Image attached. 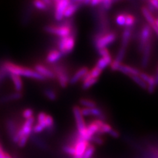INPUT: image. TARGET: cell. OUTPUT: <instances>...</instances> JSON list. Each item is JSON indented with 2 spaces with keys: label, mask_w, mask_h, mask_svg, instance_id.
Listing matches in <instances>:
<instances>
[{
  "label": "cell",
  "mask_w": 158,
  "mask_h": 158,
  "mask_svg": "<svg viewBox=\"0 0 158 158\" xmlns=\"http://www.w3.org/2000/svg\"><path fill=\"white\" fill-rule=\"evenodd\" d=\"M152 38L150 39V40L148 42L147 44L146 45L145 48L143 49V57H142V65L146 67L148 65V61H149L150 56V52H151V49H152Z\"/></svg>",
  "instance_id": "obj_12"
},
{
  "label": "cell",
  "mask_w": 158,
  "mask_h": 158,
  "mask_svg": "<svg viewBox=\"0 0 158 158\" xmlns=\"http://www.w3.org/2000/svg\"><path fill=\"white\" fill-rule=\"evenodd\" d=\"M81 104L85 106L86 108H94L96 107V103L90 100H87V99H81L80 101Z\"/></svg>",
  "instance_id": "obj_25"
},
{
  "label": "cell",
  "mask_w": 158,
  "mask_h": 158,
  "mask_svg": "<svg viewBox=\"0 0 158 158\" xmlns=\"http://www.w3.org/2000/svg\"><path fill=\"white\" fill-rule=\"evenodd\" d=\"M74 46H75V37L72 34L67 37L61 38L60 40L58 42L59 51L61 53L62 55L71 52Z\"/></svg>",
  "instance_id": "obj_2"
},
{
  "label": "cell",
  "mask_w": 158,
  "mask_h": 158,
  "mask_svg": "<svg viewBox=\"0 0 158 158\" xmlns=\"http://www.w3.org/2000/svg\"><path fill=\"white\" fill-rule=\"evenodd\" d=\"M73 113H74V115H75V118L76 120L78 136H80L82 139L84 140V138H85V133H86V126L85 124V120H84L83 118V116L81 114V109L77 106L74 107Z\"/></svg>",
  "instance_id": "obj_3"
},
{
  "label": "cell",
  "mask_w": 158,
  "mask_h": 158,
  "mask_svg": "<svg viewBox=\"0 0 158 158\" xmlns=\"http://www.w3.org/2000/svg\"><path fill=\"white\" fill-rule=\"evenodd\" d=\"M90 141H92L94 143H96V144H98V145H101L103 143V140L102 138L99 137V136H94Z\"/></svg>",
  "instance_id": "obj_35"
},
{
  "label": "cell",
  "mask_w": 158,
  "mask_h": 158,
  "mask_svg": "<svg viewBox=\"0 0 158 158\" xmlns=\"http://www.w3.org/2000/svg\"><path fill=\"white\" fill-rule=\"evenodd\" d=\"M131 35V30L130 28H127L124 32L123 34V38H122V46L123 48H126Z\"/></svg>",
  "instance_id": "obj_21"
},
{
  "label": "cell",
  "mask_w": 158,
  "mask_h": 158,
  "mask_svg": "<svg viewBox=\"0 0 158 158\" xmlns=\"http://www.w3.org/2000/svg\"><path fill=\"white\" fill-rule=\"evenodd\" d=\"M46 31L48 33L55 34L61 38L67 37L71 34V29L69 25L62 26H48L45 28Z\"/></svg>",
  "instance_id": "obj_4"
},
{
  "label": "cell",
  "mask_w": 158,
  "mask_h": 158,
  "mask_svg": "<svg viewBox=\"0 0 158 158\" xmlns=\"http://www.w3.org/2000/svg\"><path fill=\"white\" fill-rule=\"evenodd\" d=\"M13 158H19V157L17 156H13Z\"/></svg>",
  "instance_id": "obj_45"
},
{
  "label": "cell",
  "mask_w": 158,
  "mask_h": 158,
  "mask_svg": "<svg viewBox=\"0 0 158 158\" xmlns=\"http://www.w3.org/2000/svg\"><path fill=\"white\" fill-rule=\"evenodd\" d=\"M98 81L97 78H89L86 79V80L83 81V85H82V88L85 89H88L89 88H90L92 86L94 85H95L96 82Z\"/></svg>",
  "instance_id": "obj_22"
},
{
  "label": "cell",
  "mask_w": 158,
  "mask_h": 158,
  "mask_svg": "<svg viewBox=\"0 0 158 158\" xmlns=\"http://www.w3.org/2000/svg\"><path fill=\"white\" fill-rule=\"evenodd\" d=\"M55 18L57 21H60L64 17V13L71 2L68 0H61L55 2Z\"/></svg>",
  "instance_id": "obj_7"
},
{
  "label": "cell",
  "mask_w": 158,
  "mask_h": 158,
  "mask_svg": "<svg viewBox=\"0 0 158 158\" xmlns=\"http://www.w3.org/2000/svg\"><path fill=\"white\" fill-rule=\"evenodd\" d=\"M63 150L65 153V154L71 156V157H73L74 155H75V147L71 144H67V145L64 146L63 148Z\"/></svg>",
  "instance_id": "obj_26"
},
{
  "label": "cell",
  "mask_w": 158,
  "mask_h": 158,
  "mask_svg": "<svg viewBox=\"0 0 158 158\" xmlns=\"http://www.w3.org/2000/svg\"><path fill=\"white\" fill-rule=\"evenodd\" d=\"M61 53L57 49H52L49 52L46 57V60L49 63H53L57 62L62 57Z\"/></svg>",
  "instance_id": "obj_15"
},
{
  "label": "cell",
  "mask_w": 158,
  "mask_h": 158,
  "mask_svg": "<svg viewBox=\"0 0 158 158\" xmlns=\"http://www.w3.org/2000/svg\"><path fill=\"white\" fill-rule=\"evenodd\" d=\"M44 94H45V96L50 100H55L57 98V95L56 92L52 90H49V89H47V90H45V92H44Z\"/></svg>",
  "instance_id": "obj_31"
},
{
  "label": "cell",
  "mask_w": 158,
  "mask_h": 158,
  "mask_svg": "<svg viewBox=\"0 0 158 158\" xmlns=\"http://www.w3.org/2000/svg\"><path fill=\"white\" fill-rule=\"evenodd\" d=\"M149 3L154 7L155 9L158 10V0H151V1L149 2Z\"/></svg>",
  "instance_id": "obj_41"
},
{
  "label": "cell",
  "mask_w": 158,
  "mask_h": 158,
  "mask_svg": "<svg viewBox=\"0 0 158 158\" xmlns=\"http://www.w3.org/2000/svg\"><path fill=\"white\" fill-rule=\"evenodd\" d=\"M152 38V30L150 26L146 25L143 28L141 37H140V48L142 51L145 48L148 42L150 40V39Z\"/></svg>",
  "instance_id": "obj_8"
},
{
  "label": "cell",
  "mask_w": 158,
  "mask_h": 158,
  "mask_svg": "<svg viewBox=\"0 0 158 158\" xmlns=\"http://www.w3.org/2000/svg\"><path fill=\"white\" fill-rule=\"evenodd\" d=\"M88 72L89 71L87 67H82L78 71L76 72L75 75H74L72 77V78L70 79L71 84L74 85V84L77 83L79 80H81V78H82L84 77H85Z\"/></svg>",
  "instance_id": "obj_14"
},
{
  "label": "cell",
  "mask_w": 158,
  "mask_h": 158,
  "mask_svg": "<svg viewBox=\"0 0 158 158\" xmlns=\"http://www.w3.org/2000/svg\"><path fill=\"white\" fill-rule=\"evenodd\" d=\"M121 65V63H118V62H117V61L114 60V61H113L111 63V64H110L111 69H112L113 71H118V67H120Z\"/></svg>",
  "instance_id": "obj_37"
},
{
  "label": "cell",
  "mask_w": 158,
  "mask_h": 158,
  "mask_svg": "<svg viewBox=\"0 0 158 158\" xmlns=\"http://www.w3.org/2000/svg\"><path fill=\"white\" fill-rule=\"evenodd\" d=\"M102 1H100V0H93L90 2V4L92 6H96L98 4L102 3Z\"/></svg>",
  "instance_id": "obj_42"
},
{
  "label": "cell",
  "mask_w": 158,
  "mask_h": 158,
  "mask_svg": "<svg viewBox=\"0 0 158 158\" xmlns=\"http://www.w3.org/2000/svg\"><path fill=\"white\" fill-rule=\"evenodd\" d=\"M99 53H100V56H102V57H106V56H108L110 55V53H109L108 50L106 48H103V49H99Z\"/></svg>",
  "instance_id": "obj_39"
},
{
  "label": "cell",
  "mask_w": 158,
  "mask_h": 158,
  "mask_svg": "<svg viewBox=\"0 0 158 158\" xmlns=\"http://www.w3.org/2000/svg\"><path fill=\"white\" fill-rule=\"evenodd\" d=\"M34 70L45 78H55V74H54V73L46 66L42 65V64H37V65H36L35 67H34Z\"/></svg>",
  "instance_id": "obj_9"
},
{
  "label": "cell",
  "mask_w": 158,
  "mask_h": 158,
  "mask_svg": "<svg viewBox=\"0 0 158 158\" xmlns=\"http://www.w3.org/2000/svg\"><path fill=\"white\" fill-rule=\"evenodd\" d=\"M9 76L13 82V86L16 92L21 93L23 88V82L21 77L17 75H9Z\"/></svg>",
  "instance_id": "obj_16"
},
{
  "label": "cell",
  "mask_w": 158,
  "mask_h": 158,
  "mask_svg": "<svg viewBox=\"0 0 158 158\" xmlns=\"http://www.w3.org/2000/svg\"><path fill=\"white\" fill-rule=\"evenodd\" d=\"M95 147L92 144H90L86 150L85 154L83 155L82 158H92L95 152Z\"/></svg>",
  "instance_id": "obj_23"
},
{
  "label": "cell",
  "mask_w": 158,
  "mask_h": 158,
  "mask_svg": "<svg viewBox=\"0 0 158 158\" xmlns=\"http://www.w3.org/2000/svg\"><path fill=\"white\" fill-rule=\"evenodd\" d=\"M111 62V57L110 55L106 57H103L98 61L96 67H97L102 71L106 67H107L109 65H110Z\"/></svg>",
  "instance_id": "obj_18"
},
{
  "label": "cell",
  "mask_w": 158,
  "mask_h": 158,
  "mask_svg": "<svg viewBox=\"0 0 158 158\" xmlns=\"http://www.w3.org/2000/svg\"><path fill=\"white\" fill-rule=\"evenodd\" d=\"M125 17L126 15L120 14L116 18V22L118 25L125 26Z\"/></svg>",
  "instance_id": "obj_34"
},
{
  "label": "cell",
  "mask_w": 158,
  "mask_h": 158,
  "mask_svg": "<svg viewBox=\"0 0 158 158\" xmlns=\"http://www.w3.org/2000/svg\"><path fill=\"white\" fill-rule=\"evenodd\" d=\"M135 21V19L131 15H126L125 17V26L127 28L131 27L133 24H134Z\"/></svg>",
  "instance_id": "obj_29"
},
{
  "label": "cell",
  "mask_w": 158,
  "mask_h": 158,
  "mask_svg": "<svg viewBox=\"0 0 158 158\" xmlns=\"http://www.w3.org/2000/svg\"><path fill=\"white\" fill-rule=\"evenodd\" d=\"M131 78L132 79L133 81L136 82L138 86L144 89H147V84L142 80V79L138 76H131Z\"/></svg>",
  "instance_id": "obj_24"
},
{
  "label": "cell",
  "mask_w": 158,
  "mask_h": 158,
  "mask_svg": "<svg viewBox=\"0 0 158 158\" xmlns=\"http://www.w3.org/2000/svg\"><path fill=\"white\" fill-rule=\"evenodd\" d=\"M2 67L9 75H17L19 77H24L30 78H33L38 81H44L45 78L40 75L34 69H31L27 67L17 65L13 62L6 61Z\"/></svg>",
  "instance_id": "obj_1"
},
{
  "label": "cell",
  "mask_w": 158,
  "mask_h": 158,
  "mask_svg": "<svg viewBox=\"0 0 158 158\" xmlns=\"http://www.w3.org/2000/svg\"><path fill=\"white\" fill-rule=\"evenodd\" d=\"M78 8V4L71 2V3L69 4V6L67 7L65 13H64V17L67 18L71 17V16H73V15L77 11Z\"/></svg>",
  "instance_id": "obj_19"
},
{
  "label": "cell",
  "mask_w": 158,
  "mask_h": 158,
  "mask_svg": "<svg viewBox=\"0 0 158 158\" xmlns=\"http://www.w3.org/2000/svg\"><path fill=\"white\" fill-rule=\"evenodd\" d=\"M154 78H155L156 85H158V73H157V75H156V77H154Z\"/></svg>",
  "instance_id": "obj_43"
},
{
  "label": "cell",
  "mask_w": 158,
  "mask_h": 158,
  "mask_svg": "<svg viewBox=\"0 0 158 158\" xmlns=\"http://www.w3.org/2000/svg\"><path fill=\"white\" fill-rule=\"evenodd\" d=\"M32 3H33V6L39 10H46L48 7V5L44 2V1L36 0V1L33 2Z\"/></svg>",
  "instance_id": "obj_27"
},
{
  "label": "cell",
  "mask_w": 158,
  "mask_h": 158,
  "mask_svg": "<svg viewBox=\"0 0 158 158\" xmlns=\"http://www.w3.org/2000/svg\"><path fill=\"white\" fill-rule=\"evenodd\" d=\"M89 145H90V142L82 139L79 136L76 144L74 146L75 147V155L72 157V158H82L83 155Z\"/></svg>",
  "instance_id": "obj_6"
},
{
  "label": "cell",
  "mask_w": 158,
  "mask_h": 158,
  "mask_svg": "<svg viewBox=\"0 0 158 158\" xmlns=\"http://www.w3.org/2000/svg\"><path fill=\"white\" fill-rule=\"evenodd\" d=\"M118 71L122 72L123 73L125 74V75H129V76H138L140 75V71H138L137 69L134 67H132L125 65H121L118 67Z\"/></svg>",
  "instance_id": "obj_13"
},
{
  "label": "cell",
  "mask_w": 158,
  "mask_h": 158,
  "mask_svg": "<svg viewBox=\"0 0 158 158\" xmlns=\"http://www.w3.org/2000/svg\"><path fill=\"white\" fill-rule=\"evenodd\" d=\"M139 77L142 79L143 81H144L146 84L150 81V78H151V76H149L147 74L144 73H140V75H139Z\"/></svg>",
  "instance_id": "obj_38"
},
{
  "label": "cell",
  "mask_w": 158,
  "mask_h": 158,
  "mask_svg": "<svg viewBox=\"0 0 158 158\" xmlns=\"http://www.w3.org/2000/svg\"><path fill=\"white\" fill-rule=\"evenodd\" d=\"M142 11L143 13V15L144 16L145 19H146V21L148 22V23L150 24V28H152L154 31L156 32L157 34V36H158V28L156 27V24H155V19L153 17L152 14L148 11V9L146 7H142Z\"/></svg>",
  "instance_id": "obj_11"
},
{
  "label": "cell",
  "mask_w": 158,
  "mask_h": 158,
  "mask_svg": "<svg viewBox=\"0 0 158 158\" xmlns=\"http://www.w3.org/2000/svg\"><path fill=\"white\" fill-rule=\"evenodd\" d=\"M89 73H90V75L92 78L98 79V78L101 75L102 71L100 69H99L97 67H94L90 72H89Z\"/></svg>",
  "instance_id": "obj_32"
},
{
  "label": "cell",
  "mask_w": 158,
  "mask_h": 158,
  "mask_svg": "<svg viewBox=\"0 0 158 158\" xmlns=\"http://www.w3.org/2000/svg\"><path fill=\"white\" fill-rule=\"evenodd\" d=\"M54 71H55V73L54 74L57 75L58 81L59 84H60L61 86L63 88H65L69 82V78L66 73L62 69L59 67H56L54 69Z\"/></svg>",
  "instance_id": "obj_10"
},
{
  "label": "cell",
  "mask_w": 158,
  "mask_h": 158,
  "mask_svg": "<svg viewBox=\"0 0 158 158\" xmlns=\"http://www.w3.org/2000/svg\"><path fill=\"white\" fill-rule=\"evenodd\" d=\"M21 93L20 92H15L11 94H9L8 96H6L4 97H2L1 99H0V102H10L12 100H19L21 98Z\"/></svg>",
  "instance_id": "obj_20"
},
{
  "label": "cell",
  "mask_w": 158,
  "mask_h": 158,
  "mask_svg": "<svg viewBox=\"0 0 158 158\" xmlns=\"http://www.w3.org/2000/svg\"><path fill=\"white\" fill-rule=\"evenodd\" d=\"M155 24H156V27L158 28V19H156L155 20Z\"/></svg>",
  "instance_id": "obj_44"
},
{
  "label": "cell",
  "mask_w": 158,
  "mask_h": 158,
  "mask_svg": "<svg viewBox=\"0 0 158 158\" xmlns=\"http://www.w3.org/2000/svg\"><path fill=\"white\" fill-rule=\"evenodd\" d=\"M125 52H126V48H123L121 47L119 49V51H118V53L117 54V58L115 59V61H117L118 63H121L122 60L124 58L125 56Z\"/></svg>",
  "instance_id": "obj_33"
},
{
  "label": "cell",
  "mask_w": 158,
  "mask_h": 158,
  "mask_svg": "<svg viewBox=\"0 0 158 158\" xmlns=\"http://www.w3.org/2000/svg\"><path fill=\"white\" fill-rule=\"evenodd\" d=\"M33 114H34V111L31 108L24 109L22 112V116L23 117L25 118V119H28V118L34 117Z\"/></svg>",
  "instance_id": "obj_30"
},
{
  "label": "cell",
  "mask_w": 158,
  "mask_h": 158,
  "mask_svg": "<svg viewBox=\"0 0 158 158\" xmlns=\"http://www.w3.org/2000/svg\"><path fill=\"white\" fill-rule=\"evenodd\" d=\"M115 38L116 36L114 33H109L104 36L98 37L96 39V47L98 50L100 49L106 48L107 46L115 41Z\"/></svg>",
  "instance_id": "obj_5"
},
{
  "label": "cell",
  "mask_w": 158,
  "mask_h": 158,
  "mask_svg": "<svg viewBox=\"0 0 158 158\" xmlns=\"http://www.w3.org/2000/svg\"><path fill=\"white\" fill-rule=\"evenodd\" d=\"M113 2L110 1V0H104V1L102 2V4L103 7L105 9H110L111 7Z\"/></svg>",
  "instance_id": "obj_36"
},
{
  "label": "cell",
  "mask_w": 158,
  "mask_h": 158,
  "mask_svg": "<svg viewBox=\"0 0 158 158\" xmlns=\"http://www.w3.org/2000/svg\"><path fill=\"white\" fill-rule=\"evenodd\" d=\"M90 115L96 116L97 117H99L100 118H103V113L102 111L97 107L94 108H90Z\"/></svg>",
  "instance_id": "obj_28"
},
{
  "label": "cell",
  "mask_w": 158,
  "mask_h": 158,
  "mask_svg": "<svg viewBox=\"0 0 158 158\" xmlns=\"http://www.w3.org/2000/svg\"><path fill=\"white\" fill-rule=\"evenodd\" d=\"M8 152L4 150L3 146L0 143V158H6V155Z\"/></svg>",
  "instance_id": "obj_40"
},
{
  "label": "cell",
  "mask_w": 158,
  "mask_h": 158,
  "mask_svg": "<svg viewBox=\"0 0 158 158\" xmlns=\"http://www.w3.org/2000/svg\"><path fill=\"white\" fill-rule=\"evenodd\" d=\"M19 128L17 127V125L15 124L13 120L10 119L7 121V131L8 132V135L11 138V140L13 138V137L16 135L17 132L19 130Z\"/></svg>",
  "instance_id": "obj_17"
}]
</instances>
